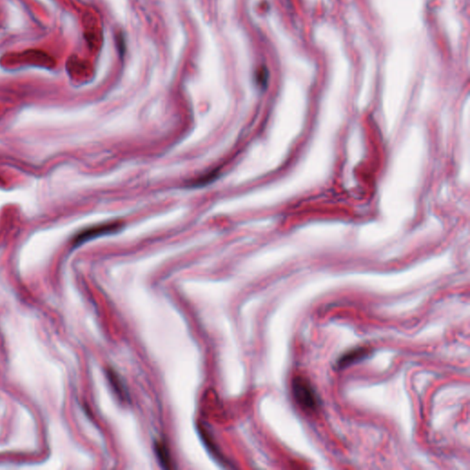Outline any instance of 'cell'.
I'll use <instances>...</instances> for the list:
<instances>
[{
    "mask_svg": "<svg viewBox=\"0 0 470 470\" xmlns=\"http://www.w3.org/2000/svg\"><path fill=\"white\" fill-rule=\"evenodd\" d=\"M108 378L109 383L112 386V388L115 390L117 396L121 399V401L127 400V391H126L124 385L121 383V378L118 375L116 372L113 370H108Z\"/></svg>",
    "mask_w": 470,
    "mask_h": 470,
    "instance_id": "cell-5",
    "label": "cell"
},
{
    "mask_svg": "<svg viewBox=\"0 0 470 470\" xmlns=\"http://www.w3.org/2000/svg\"><path fill=\"white\" fill-rule=\"evenodd\" d=\"M370 353V350L368 349L367 347L354 348V349L351 350L349 352H346L345 354H343L341 358H339L338 367H340V368H343V367L351 366L354 363L359 362L363 359L367 358Z\"/></svg>",
    "mask_w": 470,
    "mask_h": 470,
    "instance_id": "cell-3",
    "label": "cell"
},
{
    "mask_svg": "<svg viewBox=\"0 0 470 470\" xmlns=\"http://www.w3.org/2000/svg\"><path fill=\"white\" fill-rule=\"evenodd\" d=\"M119 229H120V225L117 224V223L96 226V227L87 229L82 233H79L77 238H76V241L78 242H85V241L89 240L91 238L100 236V235H103L106 233H114V232L118 231Z\"/></svg>",
    "mask_w": 470,
    "mask_h": 470,
    "instance_id": "cell-2",
    "label": "cell"
},
{
    "mask_svg": "<svg viewBox=\"0 0 470 470\" xmlns=\"http://www.w3.org/2000/svg\"><path fill=\"white\" fill-rule=\"evenodd\" d=\"M156 452L160 465L164 468L171 469L173 467L172 459L167 445L163 442H157L156 444Z\"/></svg>",
    "mask_w": 470,
    "mask_h": 470,
    "instance_id": "cell-4",
    "label": "cell"
},
{
    "mask_svg": "<svg viewBox=\"0 0 470 470\" xmlns=\"http://www.w3.org/2000/svg\"><path fill=\"white\" fill-rule=\"evenodd\" d=\"M292 392L298 405L306 411H315L319 406L318 397L310 380L303 375H296L292 380Z\"/></svg>",
    "mask_w": 470,
    "mask_h": 470,
    "instance_id": "cell-1",
    "label": "cell"
}]
</instances>
